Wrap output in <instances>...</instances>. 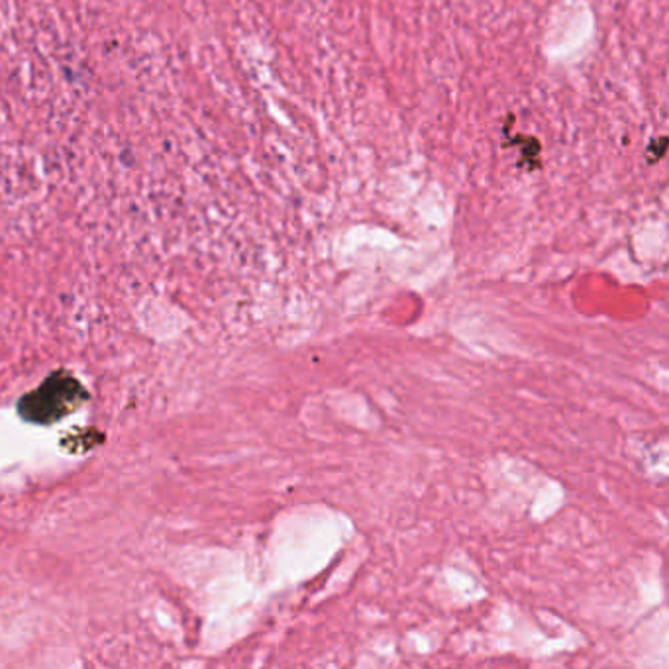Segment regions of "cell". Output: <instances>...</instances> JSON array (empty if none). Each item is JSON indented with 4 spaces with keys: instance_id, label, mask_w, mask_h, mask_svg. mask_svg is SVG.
Returning <instances> with one entry per match:
<instances>
[{
    "instance_id": "obj_1",
    "label": "cell",
    "mask_w": 669,
    "mask_h": 669,
    "mask_svg": "<svg viewBox=\"0 0 669 669\" xmlns=\"http://www.w3.org/2000/svg\"><path fill=\"white\" fill-rule=\"evenodd\" d=\"M85 399L83 387L65 374L51 375L44 384L26 394L21 401L22 418L36 424L58 423L63 416L73 413Z\"/></svg>"
}]
</instances>
